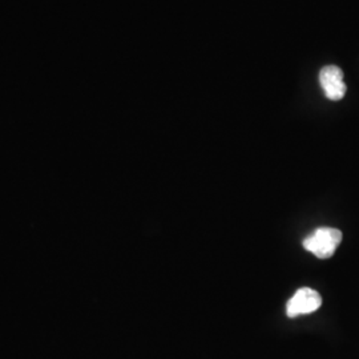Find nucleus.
<instances>
[{
	"label": "nucleus",
	"instance_id": "f03ea898",
	"mask_svg": "<svg viewBox=\"0 0 359 359\" xmlns=\"http://www.w3.org/2000/svg\"><path fill=\"white\" fill-rule=\"evenodd\" d=\"M322 306V297L310 287H302L295 292L286 305V314L290 318L306 316L317 311Z\"/></svg>",
	"mask_w": 359,
	"mask_h": 359
},
{
	"label": "nucleus",
	"instance_id": "7ed1b4c3",
	"mask_svg": "<svg viewBox=\"0 0 359 359\" xmlns=\"http://www.w3.org/2000/svg\"><path fill=\"white\" fill-rule=\"evenodd\" d=\"M320 83L326 97L338 102L346 93V84L344 81V72L337 65H327L320 72Z\"/></svg>",
	"mask_w": 359,
	"mask_h": 359
},
{
	"label": "nucleus",
	"instance_id": "f257e3e1",
	"mask_svg": "<svg viewBox=\"0 0 359 359\" xmlns=\"http://www.w3.org/2000/svg\"><path fill=\"white\" fill-rule=\"evenodd\" d=\"M342 241V231L334 228H320L304 240V248L314 256L325 259L334 256Z\"/></svg>",
	"mask_w": 359,
	"mask_h": 359
}]
</instances>
